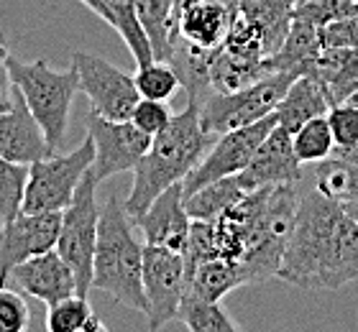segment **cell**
<instances>
[{
	"mask_svg": "<svg viewBox=\"0 0 358 332\" xmlns=\"http://www.w3.org/2000/svg\"><path fill=\"white\" fill-rule=\"evenodd\" d=\"M49 332H105L103 319L97 317L90 299L83 294H69L59 302L49 304L46 315Z\"/></svg>",
	"mask_w": 358,
	"mask_h": 332,
	"instance_id": "26",
	"label": "cell"
},
{
	"mask_svg": "<svg viewBox=\"0 0 358 332\" xmlns=\"http://www.w3.org/2000/svg\"><path fill=\"white\" fill-rule=\"evenodd\" d=\"M358 13V0H307L294 6L292 18H302L315 26H325V23L343 18V15Z\"/></svg>",
	"mask_w": 358,
	"mask_h": 332,
	"instance_id": "32",
	"label": "cell"
},
{
	"mask_svg": "<svg viewBox=\"0 0 358 332\" xmlns=\"http://www.w3.org/2000/svg\"><path fill=\"white\" fill-rule=\"evenodd\" d=\"M338 156H343L345 161L351 164H358V143H353L351 148H341V151H336Z\"/></svg>",
	"mask_w": 358,
	"mask_h": 332,
	"instance_id": "38",
	"label": "cell"
},
{
	"mask_svg": "<svg viewBox=\"0 0 358 332\" xmlns=\"http://www.w3.org/2000/svg\"><path fill=\"white\" fill-rule=\"evenodd\" d=\"M243 187L238 185L236 174L233 177L215 179L210 185L194 189L192 194L185 197V210L189 215V220H215L220 215L243 197Z\"/></svg>",
	"mask_w": 358,
	"mask_h": 332,
	"instance_id": "25",
	"label": "cell"
},
{
	"mask_svg": "<svg viewBox=\"0 0 358 332\" xmlns=\"http://www.w3.org/2000/svg\"><path fill=\"white\" fill-rule=\"evenodd\" d=\"M143 287V315L149 330L157 332L174 322L177 307L185 294V259L182 253L162 245H143L141 266Z\"/></svg>",
	"mask_w": 358,
	"mask_h": 332,
	"instance_id": "9",
	"label": "cell"
},
{
	"mask_svg": "<svg viewBox=\"0 0 358 332\" xmlns=\"http://www.w3.org/2000/svg\"><path fill=\"white\" fill-rule=\"evenodd\" d=\"M313 182L310 185L325 197L336 199L341 205H358V164L345 161L343 156H328L313 164Z\"/></svg>",
	"mask_w": 358,
	"mask_h": 332,
	"instance_id": "23",
	"label": "cell"
},
{
	"mask_svg": "<svg viewBox=\"0 0 358 332\" xmlns=\"http://www.w3.org/2000/svg\"><path fill=\"white\" fill-rule=\"evenodd\" d=\"M92 140L87 138L69 154H49L29 164V179L21 212H62L92 164Z\"/></svg>",
	"mask_w": 358,
	"mask_h": 332,
	"instance_id": "6",
	"label": "cell"
},
{
	"mask_svg": "<svg viewBox=\"0 0 358 332\" xmlns=\"http://www.w3.org/2000/svg\"><path fill=\"white\" fill-rule=\"evenodd\" d=\"M0 230H3V222H0Z\"/></svg>",
	"mask_w": 358,
	"mask_h": 332,
	"instance_id": "44",
	"label": "cell"
},
{
	"mask_svg": "<svg viewBox=\"0 0 358 332\" xmlns=\"http://www.w3.org/2000/svg\"><path fill=\"white\" fill-rule=\"evenodd\" d=\"M72 66L77 72L80 92L90 100V110L108 120H128L136 103L141 100L136 89L134 74L120 72L118 66L87 52L72 54Z\"/></svg>",
	"mask_w": 358,
	"mask_h": 332,
	"instance_id": "10",
	"label": "cell"
},
{
	"mask_svg": "<svg viewBox=\"0 0 358 332\" xmlns=\"http://www.w3.org/2000/svg\"><path fill=\"white\" fill-rule=\"evenodd\" d=\"M322 49L325 46H322L320 38V26L302 21V18H292L289 31H287L282 46L271 57H266V69L268 72L305 74Z\"/></svg>",
	"mask_w": 358,
	"mask_h": 332,
	"instance_id": "19",
	"label": "cell"
},
{
	"mask_svg": "<svg viewBox=\"0 0 358 332\" xmlns=\"http://www.w3.org/2000/svg\"><path fill=\"white\" fill-rule=\"evenodd\" d=\"M322 46H333V49H356L358 46V13L343 15L336 21L320 26Z\"/></svg>",
	"mask_w": 358,
	"mask_h": 332,
	"instance_id": "36",
	"label": "cell"
},
{
	"mask_svg": "<svg viewBox=\"0 0 358 332\" xmlns=\"http://www.w3.org/2000/svg\"><path fill=\"white\" fill-rule=\"evenodd\" d=\"M238 185L251 192L274 185H297L302 182V164L292 151V136L282 126H274L259 143L251 161L236 174Z\"/></svg>",
	"mask_w": 358,
	"mask_h": 332,
	"instance_id": "13",
	"label": "cell"
},
{
	"mask_svg": "<svg viewBox=\"0 0 358 332\" xmlns=\"http://www.w3.org/2000/svg\"><path fill=\"white\" fill-rule=\"evenodd\" d=\"M325 120H328L330 133H333L336 151L351 148L353 143H358V108L356 105H348V103L330 105L328 113H325ZM336 151H333V154H336Z\"/></svg>",
	"mask_w": 358,
	"mask_h": 332,
	"instance_id": "33",
	"label": "cell"
},
{
	"mask_svg": "<svg viewBox=\"0 0 358 332\" xmlns=\"http://www.w3.org/2000/svg\"><path fill=\"white\" fill-rule=\"evenodd\" d=\"M97 182L90 177V171L83 177L80 187L75 189V197L62 210L59 238L54 251L59 253L64 264L72 268L77 281V294L87 296L90 281H92V253H95L97 238Z\"/></svg>",
	"mask_w": 358,
	"mask_h": 332,
	"instance_id": "7",
	"label": "cell"
},
{
	"mask_svg": "<svg viewBox=\"0 0 358 332\" xmlns=\"http://www.w3.org/2000/svg\"><path fill=\"white\" fill-rule=\"evenodd\" d=\"M238 287H246L238 261L215 256V259H208V261H202V264H197L192 271H189L185 291L200 296V299H208V302H223L225 296Z\"/></svg>",
	"mask_w": 358,
	"mask_h": 332,
	"instance_id": "21",
	"label": "cell"
},
{
	"mask_svg": "<svg viewBox=\"0 0 358 332\" xmlns=\"http://www.w3.org/2000/svg\"><path fill=\"white\" fill-rule=\"evenodd\" d=\"M213 140L215 138L200 126V105L189 103L182 113L172 115L164 131L151 136L149 148L134 166V187L123 202L128 217L143 212L166 187L182 185L187 171L200 161Z\"/></svg>",
	"mask_w": 358,
	"mask_h": 332,
	"instance_id": "2",
	"label": "cell"
},
{
	"mask_svg": "<svg viewBox=\"0 0 358 332\" xmlns=\"http://www.w3.org/2000/svg\"><path fill=\"white\" fill-rule=\"evenodd\" d=\"M80 3H83V6H87L92 13L100 15V18L105 21V8H103V3H100V0H80Z\"/></svg>",
	"mask_w": 358,
	"mask_h": 332,
	"instance_id": "39",
	"label": "cell"
},
{
	"mask_svg": "<svg viewBox=\"0 0 358 332\" xmlns=\"http://www.w3.org/2000/svg\"><path fill=\"white\" fill-rule=\"evenodd\" d=\"M266 72V59L233 54L223 46H217L210 59V92H236V89L264 77Z\"/></svg>",
	"mask_w": 358,
	"mask_h": 332,
	"instance_id": "22",
	"label": "cell"
},
{
	"mask_svg": "<svg viewBox=\"0 0 358 332\" xmlns=\"http://www.w3.org/2000/svg\"><path fill=\"white\" fill-rule=\"evenodd\" d=\"M134 3L138 21L151 44V52H154V59H166L174 23V0H134Z\"/></svg>",
	"mask_w": 358,
	"mask_h": 332,
	"instance_id": "28",
	"label": "cell"
},
{
	"mask_svg": "<svg viewBox=\"0 0 358 332\" xmlns=\"http://www.w3.org/2000/svg\"><path fill=\"white\" fill-rule=\"evenodd\" d=\"M345 103H348V105H356V108H358V89H353L351 95L345 97Z\"/></svg>",
	"mask_w": 358,
	"mask_h": 332,
	"instance_id": "41",
	"label": "cell"
},
{
	"mask_svg": "<svg viewBox=\"0 0 358 332\" xmlns=\"http://www.w3.org/2000/svg\"><path fill=\"white\" fill-rule=\"evenodd\" d=\"M231 3L241 18L256 26L266 46V57H271L289 31L294 0H231Z\"/></svg>",
	"mask_w": 358,
	"mask_h": 332,
	"instance_id": "20",
	"label": "cell"
},
{
	"mask_svg": "<svg viewBox=\"0 0 358 332\" xmlns=\"http://www.w3.org/2000/svg\"><path fill=\"white\" fill-rule=\"evenodd\" d=\"M100 3L105 8V23H110L113 29L120 34L123 44L128 46V52L134 57L136 66L154 62V52H151V44L146 38L141 21H138L134 0H100Z\"/></svg>",
	"mask_w": 358,
	"mask_h": 332,
	"instance_id": "24",
	"label": "cell"
},
{
	"mask_svg": "<svg viewBox=\"0 0 358 332\" xmlns=\"http://www.w3.org/2000/svg\"><path fill=\"white\" fill-rule=\"evenodd\" d=\"M62 212H18L0 230V284L15 264L52 251L59 238Z\"/></svg>",
	"mask_w": 358,
	"mask_h": 332,
	"instance_id": "12",
	"label": "cell"
},
{
	"mask_svg": "<svg viewBox=\"0 0 358 332\" xmlns=\"http://www.w3.org/2000/svg\"><path fill=\"white\" fill-rule=\"evenodd\" d=\"M134 82L141 97H146V100H164V103L177 92V87H182L174 66L164 59H154L149 64L138 66V72L134 74Z\"/></svg>",
	"mask_w": 358,
	"mask_h": 332,
	"instance_id": "30",
	"label": "cell"
},
{
	"mask_svg": "<svg viewBox=\"0 0 358 332\" xmlns=\"http://www.w3.org/2000/svg\"><path fill=\"white\" fill-rule=\"evenodd\" d=\"M274 126H276V118H274V113H271V115L256 120V123H248V126L220 133V136L210 143L208 151L202 154L200 161L194 164L192 169L187 171V177L182 179V194L187 197V194H192L194 189H200V187L210 185V182H215V179L238 174V171L251 161V156H254V151L259 148V143L266 138V133Z\"/></svg>",
	"mask_w": 358,
	"mask_h": 332,
	"instance_id": "8",
	"label": "cell"
},
{
	"mask_svg": "<svg viewBox=\"0 0 358 332\" xmlns=\"http://www.w3.org/2000/svg\"><path fill=\"white\" fill-rule=\"evenodd\" d=\"M192 3H197V0H174V15L182 10V8H187V6H192Z\"/></svg>",
	"mask_w": 358,
	"mask_h": 332,
	"instance_id": "40",
	"label": "cell"
},
{
	"mask_svg": "<svg viewBox=\"0 0 358 332\" xmlns=\"http://www.w3.org/2000/svg\"><path fill=\"white\" fill-rule=\"evenodd\" d=\"M15 89V87H13ZM54 154L41 126L26 108L23 97L13 92V103L0 113V159L15 164H34Z\"/></svg>",
	"mask_w": 358,
	"mask_h": 332,
	"instance_id": "16",
	"label": "cell"
},
{
	"mask_svg": "<svg viewBox=\"0 0 358 332\" xmlns=\"http://www.w3.org/2000/svg\"><path fill=\"white\" fill-rule=\"evenodd\" d=\"M276 276L305 291H336L358 279V220L345 205L313 185L299 187Z\"/></svg>",
	"mask_w": 358,
	"mask_h": 332,
	"instance_id": "1",
	"label": "cell"
},
{
	"mask_svg": "<svg viewBox=\"0 0 358 332\" xmlns=\"http://www.w3.org/2000/svg\"><path fill=\"white\" fill-rule=\"evenodd\" d=\"M143 245L136 240L128 215L118 199L110 197L97 215V238L92 253L90 287L110 294L115 302L134 312H143L141 287Z\"/></svg>",
	"mask_w": 358,
	"mask_h": 332,
	"instance_id": "3",
	"label": "cell"
},
{
	"mask_svg": "<svg viewBox=\"0 0 358 332\" xmlns=\"http://www.w3.org/2000/svg\"><path fill=\"white\" fill-rule=\"evenodd\" d=\"M131 220L143 233L146 245H162V248H172V251L182 253L187 243V233H189V215L185 210L182 185L166 187L164 192H159L151 199L143 212H138Z\"/></svg>",
	"mask_w": 358,
	"mask_h": 332,
	"instance_id": "15",
	"label": "cell"
},
{
	"mask_svg": "<svg viewBox=\"0 0 358 332\" xmlns=\"http://www.w3.org/2000/svg\"><path fill=\"white\" fill-rule=\"evenodd\" d=\"M85 126H87V136L95 148L87 171L97 185L115 174L134 171V166L151 143L149 136L138 131L131 120H108L90 110Z\"/></svg>",
	"mask_w": 358,
	"mask_h": 332,
	"instance_id": "11",
	"label": "cell"
},
{
	"mask_svg": "<svg viewBox=\"0 0 358 332\" xmlns=\"http://www.w3.org/2000/svg\"><path fill=\"white\" fill-rule=\"evenodd\" d=\"M330 108L328 97L322 92L320 82L315 80L313 74H299L294 77L287 92L282 95V100L276 103L274 108V118L276 126H282L284 131L294 133L302 123L317 118V115H325Z\"/></svg>",
	"mask_w": 358,
	"mask_h": 332,
	"instance_id": "18",
	"label": "cell"
},
{
	"mask_svg": "<svg viewBox=\"0 0 358 332\" xmlns=\"http://www.w3.org/2000/svg\"><path fill=\"white\" fill-rule=\"evenodd\" d=\"M345 210H348V212H351L353 217L358 220V205H345Z\"/></svg>",
	"mask_w": 358,
	"mask_h": 332,
	"instance_id": "42",
	"label": "cell"
},
{
	"mask_svg": "<svg viewBox=\"0 0 358 332\" xmlns=\"http://www.w3.org/2000/svg\"><path fill=\"white\" fill-rule=\"evenodd\" d=\"M6 284L18 287L44 304H54L69 294H77L75 273L54 248L15 264L8 273Z\"/></svg>",
	"mask_w": 358,
	"mask_h": 332,
	"instance_id": "14",
	"label": "cell"
},
{
	"mask_svg": "<svg viewBox=\"0 0 358 332\" xmlns=\"http://www.w3.org/2000/svg\"><path fill=\"white\" fill-rule=\"evenodd\" d=\"M292 151H294L299 164H317L333 156L336 143H333V133H330L325 115L307 120L292 133Z\"/></svg>",
	"mask_w": 358,
	"mask_h": 332,
	"instance_id": "29",
	"label": "cell"
},
{
	"mask_svg": "<svg viewBox=\"0 0 358 332\" xmlns=\"http://www.w3.org/2000/svg\"><path fill=\"white\" fill-rule=\"evenodd\" d=\"M299 3H307V0H294V6H299Z\"/></svg>",
	"mask_w": 358,
	"mask_h": 332,
	"instance_id": "43",
	"label": "cell"
},
{
	"mask_svg": "<svg viewBox=\"0 0 358 332\" xmlns=\"http://www.w3.org/2000/svg\"><path fill=\"white\" fill-rule=\"evenodd\" d=\"M26 179H29V164L0 159V222L13 220L21 212Z\"/></svg>",
	"mask_w": 358,
	"mask_h": 332,
	"instance_id": "31",
	"label": "cell"
},
{
	"mask_svg": "<svg viewBox=\"0 0 358 332\" xmlns=\"http://www.w3.org/2000/svg\"><path fill=\"white\" fill-rule=\"evenodd\" d=\"M177 322L187 327L189 332H238V322H233L220 302H208L200 296L185 291L182 302L177 307Z\"/></svg>",
	"mask_w": 358,
	"mask_h": 332,
	"instance_id": "27",
	"label": "cell"
},
{
	"mask_svg": "<svg viewBox=\"0 0 358 332\" xmlns=\"http://www.w3.org/2000/svg\"><path fill=\"white\" fill-rule=\"evenodd\" d=\"M297 72H266L236 92H210L200 103V126L217 138L220 133L271 115Z\"/></svg>",
	"mask_w": 358,
	"mask_h": 332,
	"instance_id": "5",
	"label": "cell"
},
{
	"mask_svg": "<svg viewBox=\"0 0 358 332\" xmlns=\"http://www.w3.org/2000/svg\"><path fill=\"white\" fill-rule=\"evenodd\" d=\"M29 304L10 284H0V332H23L29 327Z\"/></svg>",
	"mask_w": 358,
	"mask_h": 332,
	"instance_id": "34",
	"label": "cell"
},
{
	"mask_svg": "<svg viewBox=\"0 0 358 332\" xmlns=\"http://www.w3.org/2000/svg\"><path fill=\"white\" fill-rule=\"evenodd\" d=\"M8 72L15 92L23 97L26 108L44 131L49 148L57 151L67 133L72 100L80 92L75 66L57 72L46 59L21 62L8 54Z\"/></svg>",
	"mask_w": 358,
	"mask_h": 332,
	"instance_id": "4",
	"label": "cell"
},
{
	"mask_svg": "<svg viewBox=\"0 0 358 332\" xmlns=\"http://www.w3.org/2000/svg\"><path fill=\"white\" fill-rule=\"evenodd\" d=\"M13 82H10V72H8V46L0 31V113L8 110L13 103Z\"/></svg>",
	"mask_w": 358,
	"mask_h": 332,
	"instance_id": "37",
	"label": "cell"
},
{
	"mask_svg": "<svg viewBox=\"0 0 358 332\" xmlns=\"http://www.w3.org/2000/svg\"><path fill=\"white\" fill-rule=\"evenodd\" d=\"M128 120L151 138L159 131H164L166 123L172 120V113H169L164 100H146V97H141L134 110H131V118Z\"/></svg>",
	"mask_w": 358,
	"mask_h": 332,
	"instance_id": "35",
	"label": "cell"
},
{
	"mask_svg": "<svg viewBox=\"0 0 358 332\" xmlns=\"http://www.w3.org/2000/svg\"><path fill=\"white\" fill-rule=\"evenodd\" d=\"M236 8L231 0H197L174 15L172 34L197 49L215 52L231 29Z\"/></svg>",
	"mask_w": 358,
	"mask_h": 332,
	"instance_id": "17",
	"label": "cell"
}]
</instances>
